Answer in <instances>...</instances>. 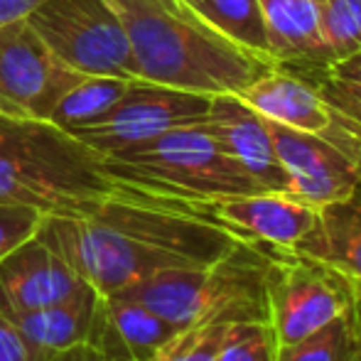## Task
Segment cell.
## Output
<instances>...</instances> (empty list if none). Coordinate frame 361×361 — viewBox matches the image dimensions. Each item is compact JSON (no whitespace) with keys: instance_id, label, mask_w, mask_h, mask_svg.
Returning a JSON list of instances; mask_svg holds the SVG:
<instances>
[{"instance_id":"27","label":"cell","mask_w":361,"mask_h":361,"mask_svg":"<svg viewBox=\"0 0 361 361\" xmlns=\"http://www.w3.org/2000/svg\"><path fill=\"white\" fill-rule=\"evenodd\" d=\"M0 361H35L25 339L3 312H0Z\"/></svg>"},{"instance_id":"22","label":"cell","mask_w":361,"mask_h":361,"mask_svg":"<svg viewBox=\"0 0 361 361\" xmlns=\"http://www.w3.org/2000/svg\"><path fill=\"white\" fill-rule=\"evenodd\" d=\"M319 30L329 59L342 62L361 49V0H319ZM329 64V67H332Z\"/></svg>"},{"instance_id":"9","label":"cell","mask_w":361,"mask_h":361,"mask_svg":"<svg viewBox=\"0 0 361 361\" xmlns=\"http://www.w3.org/2000/svg\"><path fill=\"white\" fill-rule=\"evenodd\" d=\"M209 106L212 96L207 94L130 79L121 101L104 121L74 130L72 135L101 155H111L121 147L143 143L172 128L204 123Z\"/></svg>"},{"instance_id":"15","label":"cell","mask_w":361,"mask_h":361,"mask_svg":"<svg viewBox=\"0 0 361 361\" xmlns=\"http://www.w3.org/2000/svg\"><path fill=\"white\" fill-rule=\"evenodd\" d=\"M268 52L278 67L298 74L324 72L332 64L319 30V8L312 0H258Z\"/></svg>"},{"instance_id":"10","label":"cell","mask_w":361,"mask_h":361,"mask_svg":"<svg viewBox=\"0 0 361 361\" xmlns=\"http://www.w3.org/2000/svg\"><path fill=\"white\" fill-rule=\"evenodd\" d=\"M84 79L64 64L27 20L0 27V114L49 121L54 106Z\"/></svg>"},{"instance_id":"16","label":"cell","mask_w":361,"mask_h":361,"mask_svg":"<svg viewBox=\"0 0 361 361\" xmlns=\"http://www.w3.org/2000/svg\"><path fill=\"white\" fill-rule=\"evenodd\" d=\"M236 96L266 121L295 130L317 133L329 128L334 121L332 109L324 104L317 86L286 67H273Z\"/></svg>"},{"instance_id":"28","label":"cell","mask_w":361,"mask_h":361,"mask_svg":"<svg viewBox=\"0 0 361 361\" xmlns=\"http://www.w3.org/2000/svg\"><path fill=\"white\" fill-rule=\"evenodd\" d=\"M49 361H133V359L121 357V354H116V352H109V349L99 347V344L86 339V342H79V344H74V347L59 352L57 357H52Z\"/></svg>"},{"instance_id":"19","label":"cell","mask_w":361,"mask_h":361,"mask_svg":"<svg viewBox=\"0 0 361 361\" xmlns=\"http://www.w3.org/2000/svg\"><path fill=\"white\" fill-rule=\"evenodd\" d=\"M182 3L212 30L236 42L238 47L273 59L268 52V37L258 0H182Z\"/></svg>"},{"instance_id":"25","label":"cell","mask_w":361,"mask_h":361,"mask_svg":"<svg viewBox=\"0 0 361 361\" xmlns=\"http://www.w3.org/2000/svg\"><path fill=\"white\" fill-rule=\"evenodd\" d=\"M302 76L317 86L319 96L332 109V114L361 138V79H342V76H334L329 72Z\"/></svg>"},{"instance_id":"6","label":"cell","mask_w":361,"mask_h":361,"mask_svg":"<svg viewBox=\"0 0 361 361\" xmlns=\"http://www.w3.org/2000/svg\"><path fill=\"white\" fill-rule=\"evenodd\" d=\"M266 319L278 347H290L317 332L361 300L332 266L298 251L266 246L263 268Z\"/></svg>"},{"instance_id":"12","label":"cell","mask_w":361,"mask_h":361,"mask_svg":"<svg viewBox=\"0 0 361 361\" xmlns=\"http://www.w3.org/2000/svg\"><path fill=\"white\" fill-rule=\"evenodd\" d=\"M207 209L243 238L276 251H295L319 224V209L283 192L228 197Z\"/></svg>"},{"instance_id":"24","label":"cell","mask_w":361,"mask_h":361,"mask_svg":"<svg viewBox=\"0 0 361 361\" xmlns=\"http://www.w3.org/2000/svg\"><path fill=\"white\" fill-rule=\"evenodd\" d=\"M231 322H202L185 327L150 361H216Z\"/></svg>"},{"instance_id":"26","label":"cell","mask_w":361,"mask_h":361,"mask_svg":"<svg viewBox=\"0 0 361 361\" xmlns=\"http://www.w3.org/2000/svg\"><path fill=\"white\" fill-rule=\"evenodd\" d=\"M44 224V216L35 209L0 202V261L35 238Z\"/></svg>"},{"instance_id":"3","label":"cell","mask_w":361,"mask_h":361,"mask_svg":"<svg viewBox=\"0 0 361 361\" xmlns=\"http://www.w3.org/2000/svg\"><path fill=\"white\" fill-rule=\"evenodd\" d=\"M133 187L109 175L104 155L52 121L0 114V202L42 216L81 219Z\"/></svg>"},{"instance_id":"5","label":"cell","mask_w":361,"mask_h":361,"mask_svg":"<svg viewBox=\"0 0 361 361\" xmlns=\"http://www.w3.org/2000/svg\"><path fill=\"white\" fill-rule=\"evenodd\" d=\"M263 268L266 246L248 241L216 263L157 273L118 295L143 302L177 329L202 322L266 319Z\"/></svg>"},{"instance_id":"1","label":"cell","mask_w":361,"mask_h":361,"mask_svg":"<svg viewBox=\"0 0 361 361\" xmlns=\"http://www.w3.org/2000/svg\"><path fill=\"white\" fill-rule=\"evenodd\" d=\"M39 236L99 295H116L165 271L209 266L248 243L207 207L135 187L89 216H44Z\"/></svg>"},{"instance_id":"13","label":"cell","mask_w":361,"mask_h":361,"mask_svg":"<svg viewBox=\"0 0 361 361\" xmlns=\"http://www.w3.org/2000/svg\"><path fill=\"white\" fill-rule=\"evenodd\" d=\"M204 126L216 143L256 180L263 192H288V177L276 155L268 121L236 94L212 96Z\"/></svg>"},{"instance_id":"7","label":"cell","mask_w":361,"mask_h":361,"mask_svg":"<svg viewBox=\"0 0 361 361\" xmlns=\"http://www.w3.org/2000/svg\"><path fill=\"white\" fill-rule=\"evenodd\" d=\"M25 20L74 72L138 79L128 35L109 0H42Z\"/></svg>"},{"instance_id":"29","label":"cell","mask_w":361,"mask_h":361,"mask_svg":"<svg viewBox=\"0 0 361 361\" xmlns=\"http://www.w3.org/2000/svg\"><path fill=\"white\" fill-rule=\"evenodd\" d=\"M42 0H0V27L15 20H25Z\"/></svg>"},{"instance_id":"8","label":"cell","mask_w":361,"mask_h":361,"mask_svg":"<svg viewBox=\"0 0 361 361\" xmlns=\"http://www.w3.org/2000/svg\"><path fill=\"white\" fill-rule=\"evenodd\" d=\"M276 155L288 177L286 195L305 204L322 207L347 202L361 187V138L334 116L317 133L271 123Z\"/></svg>"},{"instance_id":"20","label":"cell","mask_w":361,"mask_h":361,"mask_svg":"<svg viewBox=\"0 0 361 361\" xmlns=\"http://www.w3.org/2000/svg\"><path fill=\"white\" fill-rule=\"evenodd\" d=\"M276 361H361V302L290 347Z\"/></svg>"},{"instance_id":"21","label":"cell","mask_w":361,"mask_h":361,"mask_svg":"<svg viewBox=\"0 0 361 361\" xmlns=\"http://www.w3.org/2000/svg\"><path fill=\"white\" fill-rule=\"evenodd\" d=\"M128 81L130 79H121V76H84L54 106L49 121L69 133L79 128H89L114 111Z\"/></svg>"},{"instance_id":"2","label":"cell","mask_w":361,"mask_h":361,"mask_svg":"<svg viewBox=\"0 0 361 361\" xmlns=\"http://www.w3.org/2000/svg\"><path fill=\"white\" fill-rule=\"evenodd\" d=\"M126 27L138 79L197 94H241L278 67L238 47L182 0H109Z\"/></svg>"},{"instance_id":"11","label":"cell","mask_w":361,"mask_h":361,"mask_svg":"<svg viewBox=\"0 0 361 361\" xmlns=\"http://www.w3.org/2000/svg\"><path fill=\"white\" fill-rule=\"evenodd\" d=\"M86 288L91 286L39 233L0 261V312L47 307Z\"/></svg>"},{"instance_id":"23","label":"cell","mask_w":361,"mask_h":361,"mask_svg":"<svg viewBox=\"0 0 361 361\" xmlns=\"http://www.w3.org/2000/svg\"><path fill=\"white\" fill-rule=\"evenodd\" d=\"M278 342L266 319L231 322L216 361H276Z\"/></svg>"},{"instance_id":"30","label":"cell","mask_w":361,"mask_h":361,"mask_svg":"<svg viewBox=\"0 0 361 361\" xmlns=\"http://www.w3.org/2000/svg\"><path fill=\"white\" fill-rule=\"evenodd\" d=\"M324 72L342 76V79H361V49L354 52L352 57L342 59V62H334L332 67H327Z\"/></svg>"},{"instance_id":"4","label":"cell","mask_w":361,"mask_h":361,"mask_svg":"<svg viewBox=\"0 0 361 361\" xmlns=\"http://www.w3.org/2000/svg\"><path fill=\"white\" fill-rule=\"evenodd\" d=\"M104 165L123 185L197 207L263 192L204 123L172 128L143 143L121 147L104 155Z\"/></svg>"},{"instance_id":"14","label":"cell","mask_w":361,"mask_h":361,"mask_svg":"<svg viewBox=\"0 0 361 361\" xmlns=\"http://www.w3.org/2000/svg\"><path fill=\"white\" fill-rule=\"evenodd\" d=\"M180 329L128 295H99L89 342L133 361H150Z\"/></svg>"},{"instance_id":"18","label":"cell","mask_w":361,"mask_h":361,"mask_svg":"<svg viewBox=\"0 0 361 361\" xmlns=\"http://www.w3.org/2000/svg\"><path fill=\"white\" fill-rule=\"evenodd\" d=\"M332 266L361 300V187L347 202L319 209V224L298 248Z\"/></svg>"},{"instance_id":"31","label":"cell","mask_w":361,"mask_h":361,"mask_svg":"<svg viewBox=\"0 0 361 361\" xmlns=\"http://www.w3.org/2000/svg\"><path fill=\"white\" fill-rule=\"evenodd\" d=\"M312 3H319V0H312Z\"/></svg>"},{"instance_id":"17","label":"cell","mask_w":361,"mask_h":361,"mask_svg":"<svg viewBox=\"0 0 361 361\" xmlns=\"http://www.w3.org/2000/svg\"><path fill=\"white\" fill-rule=\"evenodd\" d=\"M96 305H99V293L94 288H86L74 298L47 305V307L3 314L25 339L32 359L49 361L64 349L89 339Z\"/></svg>"}]
</instances>
